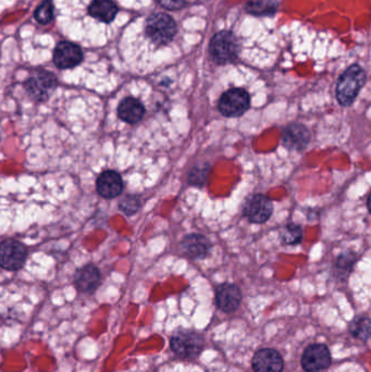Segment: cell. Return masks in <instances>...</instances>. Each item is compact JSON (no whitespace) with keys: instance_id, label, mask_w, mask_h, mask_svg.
<instances>
[{"instance_id":"cell-10","label":"cell","mask_w":371,"mask_h":372,"mask_svg":"<svg viewBox=\"0 0 371 372\" xmlns=\"http://www.w3.org/2000/svg\"><path fill=\"white\" fill-rule=\"evenodd\" d=\"M181 252L184 256L194 260H202L212 253V243L200 233H190L182 239Z\"/></svg>"},{"instance_id":"cell-26","label":"cell","mask_w":371,"mask_h":372,"mask_svg":"<svg viewBox=\"0 0 371 372\" xmlns=\"http://www.w3.org/2000/svg\"><path fill=\"white\" fill-rule=\"evenodd\" d=\"M157 3L165 9L179 10L186 5V0H157Z\"/></svg>"},{"instance_id":"cell-16","label":"cell","mask_w":371,"mask_h":372,"mask_svg":"<svg viewBox=\"0 0 371 372\" xmlns=\"http://www.w3.org/2000/svg\"><path fill=\"white\" fill-rule=\"evenodd\" d=\"M101 274L98 268L87 265L81 268L74 276V284L78 291L84 294H92L101 286Z\"/></svg>"},{"instance_id":"cell-25","label":"cell","mask_w":371,"mask_h":372,"mask_svg":"<svg viewBox=\"0 0 371 372\" xmlns=\"http://www.w3.org/2000/svg\"><path fill=\"white\" fill-rule=\"evenodd\" d=\"M36 21L42 24H48L54 19V5L52 0H45L40 7L36 9Z\"/></svg>"},{"instance_id":"cell-15","label":"cell","mask_w":371,"mask_h":372,"mask_svg":"<svg viewBox=\"0 0 371 372\" xmlns=\"http://www.w3.org/2000/svg\"><path fill=\"white\" fill-rule=\"evenodd\" d=\"M253 369L255 372H282L283 359L275 349H261L255 354Z\"/></svg>"},{"instance_id":"cell-18","label":"cell","mask_w":371,"mask_h":372,"mask_svg":"<svg viewBox=\"0 0 371 372\" xmlns=\"http://www.w3.org/2000/svg\"><path fill=\"white\" fill-rule=\"evenodd\" d=\"M117 13L118 7L113 0H93L89 6V16L99 23H111Z\"/></svg>"},{"instance_id":"cell-12","label":"cell","mask_w":371,"mask_h":372,"mask_svg":"<svg viewBox=\"0 0 371 372\" xmlns=\"http://www.w3.org/2000/svg\"><path fill=\"white\" fill-rule=\"evenodd\" d=\"M83 52L80 46L70 42H62L57 45L54 52V64L62 70L78 67L82 62Z\"/></svg>"},{"instance_id":"cell-14","label":"cell","mask_w":371,"mask_h":372,"mask_svg":"<svg viewBox=\"0 0 371 372\" xmlns=\"http://www.w3.org/2000/svg\"><path fill=\"white\" fill-rule=\"evenodd\" d=\"M97 193L103 198L111 199L121 195L123 191V180L120 174L113 170L103 171L96 181Z\"/></svg>"},{"instance_id":"cell-21","label":"cell","mask_w":371,"mask_h":372,"mask_svg":"<svg viewBox=\"0 0 371 372\" xmlns=\"http://www.w3.org/2000/svg\"><path fill=\"white\" fill-rule=\"evenodd\" d=\"M212 172L210 162H202L194 164L188 172V183L190 186L202 188L205 186Z\"/></svg>"},{"instance_id":"cell-17","label":"cell","mask_w":371,"mask_h":372,"mask_svg":"<svg viewBox=\"0 0 371 372\" xmlns=\"http://www.w3.org/2000/svg\"><path fill=\"white\" fill-rule=\"evenodd\" d=\"M145 111L143 103L135 97H127L118 106V117L127 124L139 123Z\"/></svg>"},{"instance_id":"cell-4","label":"cell","mask_w":371,"mask_h":372,"mask_svg":"<svg viewBox=\"0 0 371 372\" xmlns=\"http://www.w3.org/2000/svg\"><path fill=\"white\" fill-rule=\"evenodd\" d=\"M251 96L244 89L234 87L228 89L219 99L218 109L227 118H239L249 111Z\"/></svg>"},{"instance_id":"cell-22","label":"cell","mask_w":371,"mask_h":372,"mask_svg":"<svg viewBox=\"0 0 371 372\" xmlns=\"http://www.w3.org/2000/svg\"><path fill=\"white\" fill-rule=\"evenodd\" d=\"M304 237L303 227L296 223H289L280 231V239L285 246H295L302 243Z\"/></svg>"},{"instance_id":"cell-13","label":"cell","mask_w":371,"mask_h":372,"mask_svg":"<svg viewBox=\"0 0 371 372\" xmlns=\"http://www.w3.org/2000/svg\"><path fill=\"white\" fill-rule=\"evenodd\" d=\"M242 293L239 286L222 283L216 288V304L224 312H232L240 306Z\"/></svg>"},{"instance_id":"cell-7","label":"cell","mask_w":371,"mask_h":372,"mask_svg":"<svg viewBox=\"0 0 371 372\" xmlns=\"http://www.w3.org/2000/svg\"><path fill=\"white\" fill-rule=\"evenodd\" d=\"M171 349L181 359H195L204 349V339L198 333L181 331L172 337Z\"/></svg>"},{"instance_id":"cell-23","label":"cell","mask_w":371,"mask_h":372,"mask_svg":"<svg viewBox=\"0 0 371 372\" xmlns=\"http://www.w3.org/2000/svg\"><path fill=\"white\" fill-rule=\"evenodd\" d=\"M350 332L356 339L367 341L370 337V320L368 317L358 316L353 319L350 325Z\"/></svg>"},{"instance_id":"cell-19","label":"cell","mask_w":371,"mask_h":372,"mask_svg":"<svg viewBox=\"0 0 371 372\" xmlns=\"http://www.w3.org/2000/svg\"><path fill=\"white\" fill-rule=\"evenodd\" d=\"M358 260V254L348 249L342 252L334 260L332 266V274L338 281H346L352 274L354 266Z\"/></svg>"},{"instance_id":"cell-8","label":"cell","mask_w":371,"mask_h":372,"mask_svg":"<svg viewBox=\"0 0 371 372\" xmlns=\"http://www.w3.org/2000/svg\"><path fill=\"white\" fill-rule=\"evenodd\" d=\"M28 258V249L21 242L6 239L0 243V267L8 271H18Z\"/></svg>"},{"instance_id":"cell-5","label":"cell","mask_w":371,"mask_h":372,"mask_svg":"<svg viewBox=\"0 0 371 372\" xmlns=\"http://www.w3.org/2000/svg\"><path fill=\"white\" fill-rule=\"evenodd\" d=\"M58 85L57 77L47 71H38L24 82L28 96L38 103L47 101Z\"/></svg>"},{"instance_id":"cell-9","label":"cell","mask_w":371,"mask_h":372,"mask_svg":"<svg viewBox=\"0 0 371 372\" xmlns=\"http://www.w3.org/2000/svg\"><path fill=\"white\" fill-rule=\"evenodd\" d=\"M331 363L329 349L324 344L308 346L302 356V367L307 372H321Z\"/></svg>"},{"instance_id":"cell-20","label":"cell","mask_w":371,"mask_h":372,"mask_svg":"<svg viewBox=\"0 0 371 372\" xmlns=\"http://www.w3.org/2000/svg\"><path fill=\"white\" fill-rule=\"evenodd\" d=\"M245 8L251 16L271 17L273 14L277 13L279 1L278 0H249Z\"/></svg>"},{"instance_id":"cell-11","label":"cell","mask_w":371,"mask_h":372,"mask_svg":"<svg viewBox=\"0 0 371 372\" xmlns=\"http://www.w3.org/2000/svg\"><path fill=\"white\" fill-rule=\"evenodd\" d=\"M309 130L301 123H291L282 132V143L291 152H304L310 143Z\"/></svg>"},{"instance_id":"cell-1","label":"cell","mask_w":371,"mask_h":372,"mask_svg":"<svg viewBox=\"0 0 371 372\" xmlns=\"http://www.w3.org/2000/svg\"><path fill=\"white\" fill-rule=\"evenodd\" d=\"M366 72L358 64H352L338 77L336 97L342 107H350L358 98L360 89L366 83Z\"/></svg>"},{"instance_id":"cell-24","label":"cell","mask_w":371,"mask_h":372,"mask_svg":"<svg viewBox=\"0 0 371 372\" xmlns=\"http://www.w3.org/2000/svg\"><path fill=\"white\" fill-rule=\"evenodd\" d=\"M141 207L142 199L139 195H127L119 203V208L127 215H135L141 209Z\"/></svg>"},{"instance_id":"cell-3","label":"cell","mask_w":371,"mask_h":372,"mask_svg":"<svg viewBox=\"0 0 371 372\" xmlns=\"http://www.w3.org/2000/svg\"><path fill=\"white\" fill-rule=\"evenodd\" d=\"M210 50L216 64H228L236 60L240 52V45L232 32L221 30L212 38Z\"/></svg>"},{"instance_id":"cell-6","label":"cell","mask_w":371,"mask_h":372,"mask_svg":"<svg viewBox=\"0 0 371 372\" xmlns=\"http://www.w3.org/2000/svg\"><path fill=\"white\" fill-rule=\"evenodd\" d=\"M242 213L249 222L263 225L273 215V201L263 194L251 195L243 204Z\"/></svg>"},{"instance_id":"cell-2","label":"cell","mask_w":371,"mask_h":372,"mask_svg":"<svg viewBox=\"0 0 371 372\" xmlns=\"http://www.w3.org/2000/svg\"><path fill=\"white\" fill-rule=\"evenodd\" d=\"M176 21L169 14L155 13L147 18L145 22V34L154 44L168 45L176 36Z\"/></svg>"}]
</instances>
